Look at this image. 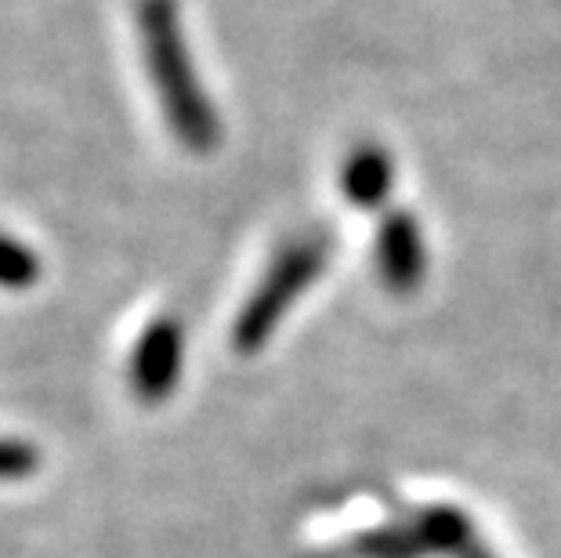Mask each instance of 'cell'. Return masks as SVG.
I'll return each mask as SVG.
<instances>
[{
	"instance_id": "7",
	"label": "cell",
	"mask_w": 561,
	"mask_h": 558,
	"mask_svg": "<svg viewBox=\"0 0 561 558\" xmlns=\"http://www.w3.org/2000/svg\"><path fill=\"white\" fill-rule=\"evenodd\" d=\"M41 468V449L26 439H0V482L30 479Z\"/></svg>"
},
{
	"instance_id": "4",
	"label": "cell",
	"mask_w": 561,
	"mask_h": 558,
	"mask_svg": "<svg viewBox=\"0 0 561 558\" xmlns=\"http://www.w3.org/2000/svg\"><path fill=\"white\" fill-rule=\"evenodd\" d=\"M374 258L377 276L385 280L391 294H410L421 287L427 276V243L410 210H388L380 218Z\"/></svg>"
},
{
	"instance_id": "2",
	"label": "cell",
	"mask_w": 561,
	"mask_h": 558,
	"mask_svg": "<svg viewBox=\"0 0 561 558\" xmlns=\"http://www.w3.org/2000/svg\"><path fill=\"white\" fill-rule=\"evenodd\" d=\"M330 236L316 229V232H297L294 240H286L276 258L268 261L265 276L254 287V294L243 301L240 316L232 323V344L240 355H254L261 352L276 327L283 323V316L297 305V298L312 287V283L327 272L330 261Z\"/></svg>"
},
{
	"instance_id": "1",
	"label": "cell",
	"mask_w": 561,
	"mask_h": 558,
	"mask_svg": "<svg viewBox=\"0 0 561 558\" xmlns=\"http://www.w3.org/2000/svg\"><path fill=\"white\" fill-rule=\"evenodd\" d=\"M138 30L167 127L188 152H214L221 141V121L188 55L178 0H138Z\"/></svg>"
},
{
	"instance_id": "6",
	"label": "cell",
	"mask_w": 561,
	"mask_h": 558,
	"mask_svg": "<svg viewBox=\"0 0 561 558\" xmlns=\"http://www.w3.org/2000/svg\"><path fill=\"white\" fill-rule=\"evenodd\" d=\"M44 276V261L30 243L0 232V291H30Z\"/></svg>"
},
{
	"instance_id": "5",
	"label": "cell",
	"mask_w": 561,
	"mask_h": 558,
	"mask_svg": "<svg viewBox=\"0 0 561 558\" xmlns=\"http://www.w3.org/2000/svg\"><path fill=\"white\" fill-rule=\"evenodd\" d=\"M337 185L348 204H355L359 210H374L391 196V185H396V163H391L385 146H377V141H359V146L344 157Z\"/></svg>"
},
{
	"instance_id": "3",
	"label": "cell",
	"mask_w": 561,
	"mask_h": 558,
	"mask_svg": "<svg viewBox=\"0 0 561 558\" xmlns=\"http://www.w3.org/2000/svg\"><path fill=\"white\" fill-rule=\"evenodd\" d=\"M182 366H185V330L174 316H160L141 330V338L135 341L127 363V382L130 391L157 407V402L171 399L178 382H182Z\"/></svg>"
}]
</instances>
